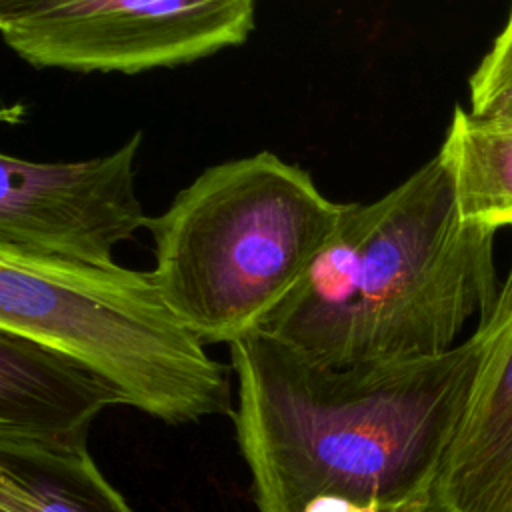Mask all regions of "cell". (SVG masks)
<instances>
[{"mask_svg":"<svg viewBox=\"0 0 512 512\" xmlns=\"http://www.w3.org/2000/svg\"><path fill=\"white\" fill-rule=\"evenodd\" d=\"M470 114L512 126V10L470 78Z\"/></svg>","mask_w":512,"mask_h":512,"instance_id":"cell-11","label":"cell"},{"mask_svg":"<svg viewBox=\"0 0 512 512\" xmlns=\"http://www.w3.org/2000/svg\"><path fill=\"white\" fill-rule=\"evenodd\" d=\"M494 238V228L462 220L436 154L378 200L348 202L258 330L330 368L444 352L496 302Z\"/></svg>","mask_w":512,"mask_h":512,"instance_id":"cell-2","label":"cell"},{"mask_svg":"<svg viewBox=\"0 0 512 512\" xmlns=\"http://www.w3.org/2000/svg\"><path fill=\"white\" fill-rule=\"evenodd\" d=\"M0 330L78 360L166 424L232 416L230 376L152 272L0 248Z\"/></svg>","mask_w":512,"mask_h":512,"instance_id":"cell-4","label":"cell"},{"mask_svg":"<svg viewBox=\"0 0 512 512\" xmlns=\"http://www.w3.org/2000/svg\"><path fill=\"white\" fill-rule=\"evenodd\" d=\"M302 512H380V508L344 496H318L310 500Z\"/></svg>","mask_w":512,"mask_h":512,"instance_id":"cell-12","label":"cell"},{"mask_svg":"<svg viewBox=\"0 0 512 512\" xmlns=\"http://www.w3.org/2000/svg\"><path fill=\"white\" fill-rule=\"evenodd\" d=\"M464 222L512 226V126L454 108L438 150Z\"/></svg>","mask_w":512,"mask_h":512,"instance_id":"cell-10","label":"cell"},{"mask_svg":"<svg viewBox=\"0 0 512 512\" xmlns=\"http://www.w3.org/2000/svg\"><path fill=\"white\" fill-rule=\"evenodd\" d=\"M114 404L124 396L78 360L0 330V440L82 448L90 424Z\"/></svg>","mask_w":512,"mask_h":512,"instance_id":"cell-8","label":"cell"},{"mask_svg":"<svg viewBox=\"0 0 512 512\" xmlns=\"http://www.w3.org/2000/svg\"><path fill=\"white\" fill-rule=\"evenodd\" d=\"M346 204L268 150L214 164L148 218L150 272L204 344H232L300 282Z\"/></svg>","mask_w":512,"mask_h":512,"instance_id":"cell-3","label":"cell"},{"mask_svg":"<svg viewBox=\"0 0 512 512\" xmlns=\"http://www.w3.org/2000/svg\"><path fill=\"white\" fill-rule=\"evenodd\" d=\"M0 512H134L82 448L0 440Z\"/></svg>","mask_w":512,"mask_h":512,"instance_id":"cell-9","label":"cell"},{"mask_svg":"<svg viewBox=\"0 0 512 512\" xmlns=\"http://www.w3.org/2000/svg\"><path fill=\"white\" fill-rule=\"evenodd\" d=\"M476 328L482 362L428 512H512V262Z\"/></svg>","mask_w":512,"mask_h":512,"instance_id":"cell-7","label":"cell"},{"mask_svg":"<svg viewBox=\"0 0 512 512\" xmlns=\"http://www.w3.org/2000/svg\"><path fill=\"white\" fill-rule=\"evenodd\" d=\"M142 134L76 162L0 156V248L80 264H114V250L146 228L134 162Z\"/></svg>","mask_w":512,"mask_h":512,"instance_id":"cell-6","label":"cell"},{"mask_svg":"<svg viewBox=\"0 0 512 512\" xmlns=\"http://www.w3.org/2000/svg\"><path fill=\"white\" fill-rule=\"evenodd\" d=\"M228 348L258 512H302L318 496L430 510L482 362L478 328L438 354L354 368L318 364L262 330Z\"/></svg>","mask_w":512,"mask_h":512,"instance_id":"cell-1","label":"cell"},{"mask_svg":"<svg viewBox=\"0 0 512 512\" xmlns=\"http://www.w3.org/2000/svg\"><path fill=\"white\" fill-rule=\"evenodd\" d=\"M58 0H0V20L6 18H16L28 12H34L38 8L50 6Z\"/></svg>","mask_w":512,"mask_h":512,"instance_id":"cell-13","label":"cell"},{"mask_svg":"<svg viewBox=\"0 0 512 512\" xmlns=\"http://www.w3.org/2000/svg\"><path fill=\"white\" fill-rule=\"evenodd\" d=\"M256 0H58L0 20L6 46L36 68L138 74L242 44Z\"/></svg>","mask_w":512,"mask_h":512,"instance_id":"cell-5","label":"cell"}]
</instances>
